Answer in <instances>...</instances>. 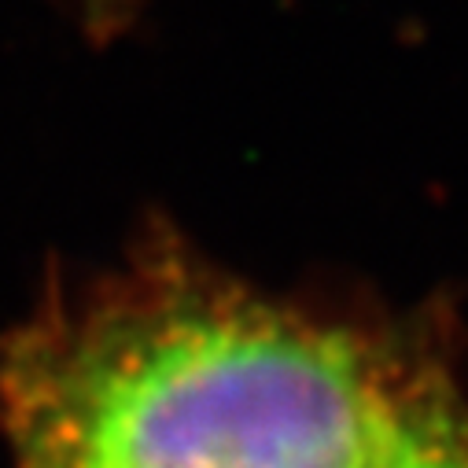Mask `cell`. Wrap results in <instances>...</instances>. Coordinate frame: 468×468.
Listing matches in <instances>:
<instances>
[{
    "instance_id": "1",
    "label": "cell",
    "mask_w": 468,
    "mask_h": 468,
    "mask_svg": "<svg viewBox=\"0 0 468 468\" xmlns=\"http://www.w3.org/2000/svg\"><path fill=\"white\" fill-rule=\"evenodd\" d=\"M453 384L155 232L0 343L23 468H373Z\"/></svg>"
},
{
    "instance_id": "2",
    "label": "cell",
    "mask_w": 468,
    "mask_h": 468,
    "mask_svg": "<svg viewBox=\"0 0 468 468\" xmlns=\"http://www.w3.org/2000/svg\"><path fill=\"white\" fill-rule=\"evenodd\" d=\"M373 468H468V420L453 395H439Z\"/></svg>"
},
{
    "instance_id": "3",
    "label": "cell",
    "mask_w": 468,
    "mask_h": 468,
    "mask_svg": "<svg viewBox=\"0 0 468 468\" xmlns=\"http://www.w3.org/2000/svg\"><path fill=\"white\" fill-rule=\"evenodd\" d=\"M78 8H81L85 34L100 45L126 34L137 19V0H78Z\"/></svg>"
}]
</instances>
